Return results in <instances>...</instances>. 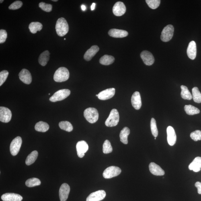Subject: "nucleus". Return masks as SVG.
<instances>
[{
  "label": "nucleus",
  "mask_w": 201,
  "mask_h": 201,
  "mask_svg": "<svg viewBox=\"0 0 201 201\" xmlns=\"http://www.w3.org/2000/svg\"><path fill=\"white\" fill-rule=\"evenodd\" d=\"M69 27L67 21L64 18H60L57 21L56 30L58 36L63 37L69 32Z\"/></svg>",
  "instance_id": "nucleus-1"
},
{
  "label": "nucleus",
  "mask_w": 201,
  "mask_h": 201,
  "mask_svg": "<svg viewBox=\"0 0 201 201\" xmlns=\"http://www.w3.org/2000/svg\"><path fill=\"white\" fill-rule=\"evenodd\" d=\"M69 73L67 68L60 67L56 70L54 74L53 78L54 81L58 83L66 81L69 78Z\"/></svg>",
  "instance_id": "nucleus-2"
},
{
  "label": "nucleus",
  "mask_w": 201,
  "mask_h": 201,
  "mask_svg": "<svg viewBox=\"0 0 201 201\" xmlns=\"http://www.w3.org/2000/svg\"><path fill=\"white\" fill-rule=\"evenodd\" d=\"M84 116L86 119L91 123H94L98 120L99 114L96 108H87L84 112Z\"/></svg>",
  "instance_id": "nucleus-3"
},
{
  "label": "nucleus",
  "mask_w": 201,
  "mask_h": 201,
  "mask_svg": "<svg viewBox=\"0 0 201 201\" xmlns=\"http://www.w3.org/2000/svg\"><path fill=\"white\" fill-rule=\"evenodd\" d=\"M119 121V115L118 111L116 109L111 111L110 115L105 122V124L109 127L116 126Z\"/></svg>",
  "instance_id": "nucleus-4"
},
{
  "label": "nucleus",
  "mask_w": 201,
  "mask_h": 201,
  "mask_svg": "<svg viewBox=\"0 0 201 201\" xmlns=\"http://www.w3.org/2000/svg\"><path fill=\"white\" fill-rule=\"evenodd\" d=\"M71 94V91L68 89L59 90L54 93L49 99L50 101L53 102L63 100L67 98Z\"/></svg>",
  "instance_id": "nucleus-5"
},
{
  "label": "nucleus",
  "mask_w": 201,
  "mask_h": 201,
  "mask_svg": "<svg viewBox=\"0 0 201 201\" xmlns=\"http://www.w3.org/2000/svg\"><path fill=\"white\" fill-rule=\"evenodd\" d=\"M174 33V27L171 25H167L161 33V40L163 42H168L172 38Z\"/></svg>",
  "instance_id": "nucleus-6"
},
{
  "label": "nucleus",
  "mask_w": 201,
  "mask_h": 201,
  "mask_svg": "<svg viewBox=\"0 0 201 201\" xmlns=\"http://www.w3.org/2000/svg\"><path fill=\"white\" fill-rule=\"evenodd\" d=\"M122 170L116 166H111L107 168L103 173L105 178L110 179L118 176L121 173Z\"/></svg>",
  "instance_id": "nucleus-7"
},
{
  "label": "nucleus",
  "mask_w": 201,
  "mask_h": 201,
  "mask_svg": "<svg viewBox=\"0 0 201 201\" xmlns=\"http://www.w3.org/2000/svg\"><path fill=\"white\" fill-rule=\"evenodd\" d=\"M22 143V138L19 136H18L13 140L10 146V151L12 155L13 156L17 155L20 150Z\"/></svg>",
  "instance_id": "nucleus-8"
},
{
  "label": "nucleus",
  "mask_w": 201,
  "mask_h": 201,
  "mask_svg": "<svg viewBox=\"0 0 201 201\" xmlns=\"http://www.w3.org/2000/svg\"><path fill=\"white\" fill-rule=\"evenodd\" d=\"M12 113L10 110L7 107H0V121L3 123H8L11 121Z\"/></svg>",
  "instance_id": "nucleus-9"
},
{
  "label": "nucleus",
  "mask_w": 201,
  "mask_h": 201,
  "mask_svg": "<svg viewBox=\"0 0 201 201\" xmlns=\"http://www.w3.org/2000/svg\"><path fill=\"white\" fill-rule=\"evenodd\" d=\"M76 148L78 156L79 158H82L88 151L89 146L86 142L82 140L78 142L76 145Z\"/></svg>",
  "instance_id": "nucleus-10"
},
{
  "label": "nucleus",
  "mask_w": 201,
  "mask_h": 201,
  "mask_svg": "<svg viewBox=\"0 0 201 201\" xmlns=\"http://www.w3.org/2000/svg\"><path fill=\"white\" fill-rule=\"evenodd\" d=\"M106 193L104 190H100L91 193L87 197L86 201H100L106 196Z\"/></svg>",
  "instance_id": "nucleus-11"
},
{
  "label": "nucleus",
  "mask_w": 201,
  "mask_h": 201,
  "mask_svg": "<svg viewBox=\"0 0 201 201\" xmlns=\"http://www.w3.org/2000/svg\"><path fill=\"white\" fill-rule=\"evenodd\" d=\"M126 7L122 2H117L113 8V13L116 16L120 17L123 15L126 12Z\"/></svg>",
  "instance_id": "nucleus-12"
},
{
  "label": "nucleus",
  "mask_w": 201,
  "mask_h": 201,
  "mask_svg": "<svg viewBox=\"0 0 201 201\" xmlns=\"http://www.w3.org/2000/svg\"><path fill=\"white\" fill-rule=\"evenodd\" d=\"M140 57L143 61L144 63L148 66L153 65L155 62L153 54L148 51H143L140 54Z\"/></svg>",
  "instance_id": "nucleus-13"
},
{
  "label": "nucleus",
  "mask_w": 201,
  "mask_h": 201,
  "mask_svg": "<svg viewBox=\"0 0 201 201\" xmlns=\"http://www.w3.org/2000/svg\"><path fill=\"white\" fill-rule=\"evenodd\" d=\"M70 191V187L69 185L64 183L60 187L59 195L60 201H66L67 200Z\"/></svg>",
  "instance_id": "nucleus-14"
},
{
  "label": "nucleus",
  "mask_w": 201,
  "mask_h": 201,
  "mask_svg": "<svg viewBox=\"0 0 201 201\" xmlns=\"http://www.w3.org/2000/svg\"><path fill=\"white\" fill-rule=\"evenodd\" d=\"M115 93V89L108 88L99 93L98 94V98L102 100H106L112 98Z\"/></svg>",
  "instance_id": "nucleus-15"
},
{
  "label": "nucleus",
  "mask_w": 201,
  "mask_h": 201,
  "mask_svg": "<svg viewBox=\"0 0 201 201\" xmlns=\"http://www.w3.org/2000/svg\"><path fill=\"white\" fill-rule=\"evenodd\" d=\"M19 78L21 81L26 84H30L32 82V77L28 70L24 69L19 74Z\"/></svg>",
  "instance_id": "nucleus-16"
},
{
  "label": "nucleus",
  "mask_w": 201,
  "mask_h": 201,
  "mask_svg": "<svg viewBox=\"0 0 201 201\" xmlns=\"http://www.w3.org/2000/svg\"><path fill=\"white\" fill-rule=\"evenodd\" d=\"M167 141L169 145L173 146L176 143L177 136L174 128L169 126L167 128Z\"/></svg>",
  "instance_id": "nucleus-17"
},
{
  "label": "nucleus",
  "mask_w": 201,
  "mask_h": 201,
  "mask_svg": "<svg viewBox=\"0 0 201 201\" xmlns=\"http://www.w3.org/2000/svg\"><path fill=\"white\" fill-rule=\"evenodd\" d=\"M132 106L136 110H138L142 106V101L140 93L138 91H136L132 95L131 98Z\"/></svg>",
  "instance_id": "nucleus-18"
},
{
  "label": "nucleus",
  "mask_w": 201,
  "mask_h": 201,
  "mask_svg": "<svg viewBox=\"0 0 201 201\" xmlns=\"http://www.w3.org/2000/svg\"><path fill=\"white\" fill-rule=\"evenodd\" d=\"M1 199L3 201H21L23 198L18 194L14 193H6L2 195Z\"/></svg>",
  "instance_id": "nucleus-19"
},
{
  "label": "nucleus",
  "mask_w": 201,
  "mask_h": 201,
  "mask_svg": "<svg viewBox=\"0 0 201 201\" xmlns=\"http://www.w3.org/2000/svg\"><path fill=\"white\" fill-rule=\"evenodd\" d=\"M108 34L109 36L114 38H122L128 36V33L125 30L112 29L109 30Z\"/></svg>",
  "instance_id": "nucleus-20"
},
{
  "label": "nucleus",
  "mask_w": 201,
  "mask_h": 201,
  "mask_svg": "<svg viewBox=\"0 0 201 201\" xmlns=\"http://www.w3.org/2000/svg\"><path fill=\"white\" fill-rule=\"evenodd\" d=\"M150 171L152 174L156 176H162L165 174V171L158 165L154 163H151L149 165Z\"/></svg>",
  "instance_id": "nucleus-21"
},
{
  "label": "nucleus",
  "mask_w": 201,
  "mask_h": 201,
  "mask_svg": "<svg viewBox=\"0 0 201 201\" xmlns=\"http://www.w3.org/2000/svg\"><path fill=\"white\" fill-rule=\"evenodd\" d=\"M187 54L189 58L194 60L196 58L197 48L196 43L194 41L191 42L188 44L187 49Z\"/></svg>",
  "instance_id": "nucleus-22"
},
{
  "label": "nucleus",
  "mask_w": 201,
  "mask_h": 201,
  "mask_svg": "<svg viewBox=\"0 0 201 201\" xmlns=\"http://www.w3.org/2000/svg\"><path fill=\"white\" fill-rule=\"evenodd\" d=\"M99 48L98 46L96 45L93 46L88 50L84 55V58L87 61L91 60L97 52L99 51Z\"/></svg>",
  "instance_id": "nucleus-23"
},
{
  "label": "nucleus",
  "mask_w": 201,
  "mask_h": 201,
  "mask_svg": "<svg viewBox=\"0 0 201 201\" xmlns=\"http://www.w3.org/2000/svg\"><path fill=\"white\" fill-rule=\"evenodd\" d=\"M188 168L190 170L195 172L200 171L201 168V157L195 158L194 160L189 165Z\"/></svg>",
  "instance_id": "nucleus-24"
},
{
  "label": "nucleus",
  "mask_w": 201,
  "mask_h": 201,
  "mask_svg": "<svg viewBox=\"0 0 201 201\" xmlns=\"http://www.w3.org/2000/svg\"><path fill=\"white\" fill-rule=\"evenodd\" d=\"M50 53L48 50L45 51L41 54L38 58V62L40 65L46 66L48 63L50 58Z\"/></svg>",
  "instance_id": "nucleus-25"
},
{
  "label": "nucleus",
  "mask_w": 201,
  "mask_h": 201,
  "mask_svg": "<svg viewBox=\"0 0 201 201\" xmlns=\"http://www.w3.org/2000/svg\"><path fill=\"white\" fill-rule=\"evenodd\" d=\"M130 133L129 128L128 127H124L121 130L120 134V141L123 143L127 144L128 143V137Z\"/></svg>",
  "instance_id": "nucleus-26"
},
{
  "label": "nucleus",
  "mask_w": 201,
  "mask_h": 201,
  "mask_svg": "<svg viewBox=\"0 0 201 201\" xmlns=\"http://www.w3.org/2000/svg\"><path fill=\"white\" fill-rule=\"evenodd\" d=\"M49 128V126L47 123L42 121H40L37 123L35 126V130L39 132H45L48 131Z\"/></svg>",
  "instance_id": "nucleus-27"
},
{
  "label": "nucleus",
  "mask_w": 201,
  "mask_h": 201,
  "mask_svg": "<svg viewBox=\"0 0 201 201\" xmlns=\"http://www.w3.org/2000/svg\"><path fill=\"white\" fill-rule=\"evenodd\" d=\"M115 58L114 57L108 55H105L99 59V63L104 65H109L114 62Z\"/></svg>",
  "instance_id": "nucleus-28"
},
{
  "label": "nucleus",
  "mask_w": 201,
  "mask_h": 201,
  "mask_svg": "<svg viewBox=\"0 0 201 201\" xmlns=\"http://www.w3.org/2000/svg\"><path fill=\"white\" fill-rule=\"evenodd\" d=\"M42 28V24L38 22L31 23L29 25V30L33 34H36L38 31H40Z\"/></svg>",
  "instance_id": "nucleus-29"
},
{
  "label": "nucleus",
  "mask_w": 201,
  "mask_h": 201,
  "mask_svg": "<svg viewBox=\"0 0 201 201\" xmlns=\"http://www.w3.org/2000/svg\"><path fill=\"white\" fill-rule=\"evenodd\" d=\"M181 95L183 99L187 100H191L193 98L192 95L191 94L188 88L184 85H181Z\"/></svg>",
  "instance_id": "nucleus-30"
},
{
  "label": "nucleus",
  "mask_w": 201,
  "mask_h": 201,
  "mask_svg": "<svg viewBox=\"0 0 201 201\" xmlns=\"http://www.w3.org/2000/svg\"><path fill=\"white\" fill-rule=\"evenodd\" d=\"M38 152L36 151H33L27 157L25 163L27 165H30L34 163L38 158Z\"/></svg>",
  "instance_id": "nucleus-31"
},
{
  "label": "nucleus",
  "mask_w": 201,
  "mask_h": 201,
  "mask_svg": "<svg viewBox=\"0 0 201 201\" xmlns=\"http://www.w3.org/2000/svg\"><path fill=\"white\" fill-rule=\"evenodd\" d=\"M184 108L185 112L189 115H194L200 113V111L198 108L192 105H185Z\"/></svg>",
  "instance_id": "nucleus-32"
},
{
  "label": "nucleus",
  "mask_w": 201,
  "mask_h": 201,
  "mask_svg": "<svg viewBox=\"0 0 201 201\" xmlns=\"http://www.w3.org/2000/svg\"><path fill=\"white\" fill-rule=\"evenodd\" d=\"M60 128L68 132H71L73 130V127L71 123L68 121H62L59 123Z\"/></svg>",
  "instance_id": "nucleus-33"
},
{
  "label": "nucleus",
  "mask_w": 201,
  "mask_h": 201,
  "mask_svg": "<svg viewBox=\"0 0 201 201\" xmlns=\"http://www.w3.org/2000/svg\"><path fill=\"white\" fill-rule=\"evenodd\" d=\"M192 97L195 102L201 103V93L198 87H195L192 89Z\"/></svg>",
  "instance_id": "nucleus-34"
},
{
  "label": "nucleus",
  "mask_w": 201,
  "mask_h": 201,
  "mask_svg": "<svg viewBox=\"0 0 201 201\" xmlns=\"http://www.w3.org/2000/svg\"><path fill=\"white\" fill-rule=\"evenodd\" d=\"M41 183V181L39 179L36 178H33L27 180L25 182V185L29 187H32L39 185Z\"/></svg>",
  "instance_id": "nucleus-35"
},
{
  "label": "nucleus",
  "mask_w": 201,
  "mask_h": 201,
  "mask_svg": "<svg viewBox=\"0 0 201 201\" xmlns=\"http://www.w3.org/2000/svg\"><path fill=\"white\" fill-rule=\"evenodd\" d=\"M113 148L110 141L105 140L103 145V152L105 154H108L112 153Z\"/></svg>",
  "instance_id": "nucleus-36"
},
{
  "label": "nucleus",
  "mask_w": 201,
  "mask_h": 201,
  "mask_svg": "<svg viewBox=\"0 0 201 201\" xmlns=\"http://www.w3.org/2000/svg\"><path fill=\"white\" fill-rule=\"evenodd\" d=\"M151 128L152 134L155 138H157L158 134L157 123L155 119L152 118L151 121Z\"/></svg>",
  "instance_id": "nucleus-37"
},
{
  "label": "nucleus",
  "mask_w": 201,
  "mask_h": 201,
  "mask_svg": "<svg viewBox=\"0 0 201 201\" xmlns=\"http://www.w3.org/2000/svg\"><path fill=\"white\" fill-rule=\"evenodd\" d=\"M146 2L148 6L153 9L158 8L161 3L160 0H146Z\"/></svg>",
  "instance_id": "nucleus-38"
},
{
  "label": "nucleus",
  "mask_w": 201,
  "mask_h": 201,
  "mask_svg": "<svg viewBox=\"0 0 201 201\" xmlns=\"http://www.w3.org/2000/svg\"><path fill=\"white\" fill-rule=\"evenodd\" d=\"M39 7L42 9L43 11L46 12H50L52 10V6L50 4H47L41 2L39 4Z\"/></svg>",
  "instance_id": "nucleus-39"
},
{
  "label": "nucleus",
  "mask_w": 201,
  "mask_h": 201,
  "mask_svg": "<svg viewBox=\"0 0 201 201\" xmlns=\"http://www.w3.org/2000/svg\"><path fill=\"white\" fill-rule=\"evenodd\" d=\"M190 137L195 141L201 140V131L199 130H196L192 133L190 134Z\"/></svg>",
  "instance_id": "nucleus-40"
},
{
  "label": "nucleus",
  "mask_w": 201,
  "mask_h": 201,
  "mask_svg": "<svg viewBox=\"0 0 201 201\" xmlns=\"http://www.w3.org/2000/svg\"><path fill=\"white\" fill-rule=\"evenodd\" d=\"M9 75L8 72L4 70L0 73V86H1L6 80Z\"/></svg>",
  "instance_id": "nucleus-41"
},
{
  "label": "nucleus",
  "mask_w": 201,
  "mask_h": 201,
  "mask_svg": "<svg viewBox=\"0 0 201 201\" xmlns=\"http://www.w3.org/2000/svg\"><path fill=\"white\" fill-rule=\"evenodd\" d=\"M23 5V3L22 2L19 1H17L14 2L9 6V9L11 10H16L19 9Z\"/></svg>",
  "instance_id": "nucleus-42"
},
{
  "label": "nucleus",
  "mask_w": 201,
  "mask_h": 201,
  "mask_svg": "<svg viewBox=\"0 0 201 201\" xmlns=\"http://www.w3.org/2000/svg\"><path fill=\"white\" fill-rule=\"evenodd\" d=\"M7 38V33L5 30L1 29L0 30V43H3L5 42Z\"/></svg>",
  "instance_id": "nucleus-43"
},
{
  "label": "nucleus",
  "mask_w": 201,
  "mask_h": 201,
  "mask_svg": "<svg viewBox=\"0 0 201 201\" xmlns=\"http://www.w3.org/2000/svg\"><path fill=\"white\" fill-rule=\"evenodd\" d=\"M195 186L198 188V194H201V182L198 181L195 183Z\"/></svg>",
  "instance_id": "nucleus-44"
},
{
  "label": "nucleus",
  "mask_w": 201,
  "mask_h": 201,
  "mask_svg": "<svg viewBox=\"0 0 201 201\" xmlns=\"http://www.w3.org/2000/svg\"><path fill=\"white\" fill-rule=\"evenodd\" d=\"M95 3H93L91 6V9L92 11H93L95 9Z\"/></svg>",
  "instance_id": "nucleus-45"
},
{
  "label": "nucleus",
  "mask_w": 201,
  "mask_h": 201,
  "mask_svg": "<svg viewBox=\"0 0 201 201\" xmlns=\"http://www.w3.org/2000/svg\"><path fill=\"white\" fill-rule=\"evenodd\" d=\"M81 9L83 11H85L86 9V7L85 5H81Z\"/></svg>",
  "instance_id": "nucleus-46"
},
{
  "label": "nucleus",
  "mask_w": 201,
  "mask_h": 201,
  "mask_svg": "<svg viewBox=\"0 0 201 201\" xmlns=\"http://www.w3.org/2000/svg\"><path fill=\"white\" fill-rule=\"evenodd\" d=\"M3 0H1V1H0V3H3Z\"/></svg>",
  "instance_id": "nucleus-47"
},
{
  "label": "nucleus",
  "mask_w": 201,
  "mask_h": 201,
  "mask_svg": "<svg viewBox=\"0 0 201 201\" xmlns=\"http://www.w3.org/2000/svg\"><path fill=\"white\" fill-rule=\"evenodd\" d=\"M52 1L53 2H57L58 1V0H52Z\"/></svg>",
  "instance_id": "nucleus-48"
},
{
  "label": "nucleus",
  "mask_w": 201,
  "mask_h": 201,
  "mask_svg": "<svg viewBox=\"0 0 201 201\" xmlns=\"http://www.w3.org/2000/svg\"><path fill=\"white\" fill-rule=\"evenodd\" d=\"M96 96H97V97H98V94L96 95Z\"/></svg>",
  "instance_id": "nucleus-49"
},
{
  "label": "nucleus",
  "mask_w": 201,
  "mask_h": 201,
  "mask_svg": "<svg viewBox=\"0 0 201 201\" xmlns=\"http://www.w3.org/2000/svg\"><path fill=\"white\" fill-rule=\"evenodd\" d=\"M155 139H156V138H155Z\"/></svg>",
  "instance_id": "nucleus-50"
}]
</instances>
